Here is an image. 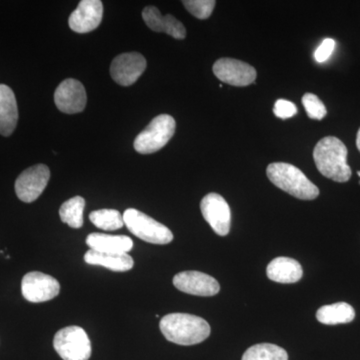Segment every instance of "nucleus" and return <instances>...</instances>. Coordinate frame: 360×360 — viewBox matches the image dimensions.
<instances>
[{
  "mask_svg": "<svg viewBox=\"0 0 360 360\" xmlns=\"http://www.w3.org/2000/svg\"><path fill=\"white\" fill-rule=\"evenodd\" d=\"M21 291L27 302H45L58 295L60 285L54 277L42 272L32 271L23 277Z\"/></svg>",
  "mask_w": 360,
  "mask_h": 360,
  "instance_id": "6e6552de",
  "label": "nucleus"
},
{
  "mask_svg": "<svg viewBox=\"0 0 360 360\" xmlns=\"http://www.w3.org/2000/svg\"><path fill=\"white\" fill-rule=\"evenodd\" d=\"M86 264L101 265L112 271H129L134 267V258L129 253H103L89 250L84 255Z\"/></svg>",
  "mask_w": 360,
  "mask_h": 360,
  "instance_id": "6ab92c4d",
  "label": "nucleus"
},
{
  "mask_svg": "<svg viewBox=\"0 0 360 360\" xmlns=\"http://www.w3.org/2000/svg\"><path fill=\"white\" fill-rule=\"evenodd\" d=\"M146 60L139 52L122 53L113 59L110 65V75L116 84L129 86L137 82L146 71Z\"/></svg>",
  "mask_w": 360,
  "mask_h": 360,
  "instance_id": "9b49d317",
  "label": "nucleus"
},
{
  "mask_svg": "<svg viewBox=\"0 0 360 360\" xmlns=\"http://www.w3.org/2000/svg\"><path fill=\"white\" fill-rule=\"evenodd\" d=\"M103 16V4L101 0H82L71 13L68 25L73 32L87 33L98 27Z\"/></svg>",
  "mask_w": 360,
  "mask_h": 360,
  "instance_id": "4468645a",
  "label": "nucleus"
},
{
  "mask_svg": "<svg viewBox=\"0 0 360 360\" xmlns=\"http://www.w3.org/2000/svg\"><path fill=\"white\" fill-rule=\"evenodd\" d=\"M302 104L307 110V115L311 120H323L328 113L326 105L319 98V96L314 94H305L302 97Z\"/></svg>",
  "mask_w": 360,
  "mask_h": 360,
  "instance_id": "393cba45",
  "label": "nucleus"
},
{
  "mask_svg": "<svg viewBox=\"0 0 360 360\" xmlns=\"http://www.w3.org/2000/svg\"><path fill=\"white\" fill-rule=\"evenodd\" d=\"M142 18L153 32L167 33L175 39H186V30L184 25L170 14L162 15L155 6L146 7L142 11Z\"/></svg>",
  "mask_w": 360,
  "mask_h": 360,
  "instance_id": "2eb2a0df",
  "label": "nucleus"
},
{
  "mask_svg": "<svg viewBox=\"0 0 360 360\" xmlns=\"http://www.w3.org/2000/svg\"><path fill=\"white\" fill-rule=\"evenodd\" d=\"M213 73L220 82L232 86H248L257 79L255 68L234 58H220L213 65Z\"/></svg>",
  "mask_w": 360,
  "mask_h": 360,
  "instance_id": "9d476101",
  "label": "nucleus"
},
{
  "mask_svg": "<svg viewBox=\"0 0 360 360\" xmlns=\"http://www.w3.org/2000/svg\"><path fill=\"white\" fill-rule=\"evenodd\" d=\"M243 360H288V354L283 347L272 343H259L248 348Z\"/></svg>",
  "mask_w": 360,
  "mask_h": 360,
  "instance_id": "4be33fe9",
  "label": "nucleus"
},
{
  "mask_svg": "<svg viewBox=\"0 0 360 360\" xmlns=\"http://www.w3.org/2000/svg\"><path fill=\"white\" fill-rule=\"evenodd\" d=\"M266 174L274 186L298 200H314L319 195V187L312 184L300 168L290 163H270Z\"/></svg>",
  "mask_w": 360,
  "mask_h": 360,
  "instance_id": "7ed1b4c3",
  "label": "nucleus"
},
{
  "mask_svg": "<svg viewBox=\"0 0 360 360\" xmlns=\"http://www.w3.org/2000/svg\"><path fill=\"white\" fill-rule=\"evenodd\" d=\"M274 112L276 117L281 118V120H288V118L292 117L297 113V108L291 101H285V99H278L274 104Z\"/></svg>",
  "mask_w": 360,
  "mask_h": 360,
  "instance_id": "a878e982",
  "label": "nucleus"
},
{
  "mask_svg": "<svg viewBox=\"0 0 360 360\" xmlns=\"http://www.w3.org/2000/svg\"><path fill=\"white\" fill-rule=\"evenodd\" d=\"M203 217L219 236H226L231 231V212L229 203L217 193H210L200 203Z\"/></svg>",
  "mask_w": 360,
  "mask_h": 360,
  "instance_id": "1a4fd4ad",
  "label": "nucleus"
},
{
  "mask_svg": "<svg viewBox=\"0 0 360 360\" xmlns=\"http://www.w3.org/2000/svg\"><path fill=\"white\" fill-rule=\"evenodd\" d=\"M359 184H360V181H359Z\"/></svg>",
  "mask_w": 360,
  "mask_h": 360,
  "instance_id": "c756f323",
  "label": "nucleus"
},
{
  "mask_svg": "<svg viewBox=\"0 0 360 360\" xmlns=\"http://www.w3.org/2000/svg\"><path fill=\"white\" fill-rule=\"evenodd\" d=\"M86 91L82 82L68 78L54 92V103L59 110L68 115L82 112L86 105Z\"/></svg>",
  "mask_w": 360,
  "mask_h": 360,
  "instance_id": "f8f14e48",
  "label": "nucleus"
},
{
  "mask_svg": "<svg viewBox=\"0 0 360 360\" xmlns=\"http://www.w3.org/2000/svg\"><path fill=\"white\" fill-rule=\"evenodd\" d=\"M357 174H359V176L360 177V172H357Z\"/></svg>",
  "mask_w": 360,
  "mask_h": 360,
  "instance_id": "c85d7f7f",
  "label": "nucleus"
},
{
  "mask_svg": "<svg viewBox=\"0 0 360 360\" xmlns=\"http://www.w3.org/2000/svg\"><path fill=\"white\" fill-rule=\"evenodd\" d=\"M123 221L132 234L146 243L168 245L174 240V234L168 227L134 208L125 210Z\"/></svg>",
  "mask_w": 360,
  "mask_h": 360,
  "instance_id": "20e7f679",
  "label": "nucleus"
},
{
  "mask_svg": "<svg viewBox=\"0 0 360 360\" xmlns=\"http://www.w3.org/2000/svg\"><path fill=\"white\" fill-rule=\"evenodd\" d=\"M182 4L188 13L198 20H207L212 15L217 2L214 0H186Z\"/></svg>",
  "mask_w": 360,
  "mask_h": 360,
  "instance_id": "b1692460",
  "label": "nucleus"
},
{
  "mask_svg": "<svg viewBox=\"0 0 360 360\" xmlns=\"http://www.w3.org/2000/svg\"><path fill=\"white\" fill-rule=\"evenodd\" d=\"M314 160L323 176L336 182H347L352 177V168L347 165V148L335 136L322 139L315 146Z\"/></svg>",
  "mask_w": 360,
  "mask_h": 360,
  "instance_id": "f257e3e1",
  "label": "nucleus"
},
{
  "mask_svg": "<svg viewBox=\"0 0 360 360\" xmlns=\"http://www.w3.org/2000/svg\"><path fill=\"white\" fill-rule=\"evenodd\" d=\"M51 179V170L44 165L27 168L15 181V193L21 201L33 202L41 195Z\"/></svg>",
  "mask_w": 360,
  "mask_h": 360,
  "instance_id": "0eeeda50",
  "label": "nucleus"
},
{
  "mask_svg": "<svg viewBox=\"0 0 360 360\" xmlns=\"http://www.w3.org/2000/svg\"><path fill=\"white\" fill-rule=\"evenodd\" d=\"M335 49V41L331 39H326L319 45L314 53V58L317 63H324L330 58Z\"/></svg>",
  "mask_w": 360,
  "mask_h": 360,
  "instance_id": "bb28decb",
  "label": "nucleus"
},
{
  "mask_svg": "<svg viewBox=\"0 0 360 360\" xmlns=\"http://www.w3.org/2000/svg\"><path fill=\"white\" fill-rule=\"evenodd\" d=\"M174 284L177 290L187 295L213 296L217 295L220 290L217 279L194 270L179 272L174 277Z\"/></svg>",
  "mask_w": 360,
  "mask_h": 360,
  "instance_id": "ddd939ff",
  "label": "nucleus"
},
{
  "mask_svg": "<svg viewBox=\"0 0 360 360\" xmlns=\"http://www.w3.org/2000/svg\"><path fill=\"white\" fill-rule=\"evenodd\" d=\"M356 146H357V148H359V153H360V129L359 130V132H357Z\"/></svg>",
  "mask_w": 360,
  "mask_h": 360,
  "instance_id": "cd10ccee",
  "label": "nucleus"
},
{
  "mask_svg": "<svg viewBox=\"0 0 360 360\" xmlns=\"http://www.w3.org/2000/svg\"><path fill=\"white\" fill-rule=\"evenodd\" d=\"M85 200L82 196H75L65 201L59 210L61 221L72 229H80L84 225Z\"/></svg>",
  "mask_w": 360,
  "mask_h": 360,
  "instance_id": "412c9836",
  "label": "nucleus"
},
{
  "mask_svg": "<svg viewBox=\"0 0 360 360\" xmlns=\"http://www.w3.org/2000/svg\"><path fill=\"white\" fill-rule=\"evenodd\" d=\"M18 120V108L13 89L0 84V134L9 136L15 129Z\"/></svg>",
  "mask_w": 360,
  "mask_h": 360,
  "instance_id": "f3484780",
  "label": "nucleus"
},
{
  "mask_svg": "<svg viewBox=\"0 0 360 360\" xmlns=\"http://www.w3.org/2000/svg\"><path fill=\"white\" fill-rule=\"evenodd\" d=\"M86 243L90 250L103 253H129L134 248V241L129 236L104 233L89 234Z\"/></svg>",
  "mask_w": 360,
  "mask_h": 360,
  "instance_id": "a211bd4d",
  "label": "nucleus"
},
{
  "mask_svg": "<svg viewBox=\"0 0 360 360\" xmlns=\"http://www.w3.org/2000/svg\"><path fill=\"white\" fill-rule=\"evenodd\" d=\"M267 277L278 283H295L302 279V266L300 262L290 257L274 258L267 265Z\"/></svg>",
  "mask_w": 360,
  "mask_h": 360,
  "instance_id": "dca6fc26",
  "label": "nucleus"
},
{
  "mask_svg": "<svg viewBox=\"0 0 360 360\" xmlns=\"http://www.w3.org/2000/svg\"><path fill=\"white\" fill-rule=\"evenodd\" d=\"M160 328L168 341L179 345H198L210 335L208 322L193 314L165 315L161 319Z\"/></svg>",
  "mask_w": 360,
  "mask_h": 360,
  "instance_id": "f03ea898",
  "label": "nucleus"
},
{
  "mask_svg": "<svg viewBox=\"0 0 360 360\" xmlns=\"http://www.w3.org/2000/svg\"><path fill=\"white\" fill-rule=\"evenodd\" d=\"M176 123L168 115L153 118L146 129L137 135L134 141L135 150L141 155H150L165 148L174 135Z\"/></svg>",
  "mask_w": 360,
  "mask_h": 360,
  "instance_id": "39448f33",
  "label": "nucleus"
},
{
  "mask_svg": "<svg viewBox=\"0 0 360 360\" xmlns=\"http://www.w3.org/2000/svg\"><path fill=\"white\" fill-rule=\"evenodd\" d=\"M355 311L352 305L347 302H338L324 305L317 310V321L326 326L349 323L354 321Z\"/></svg>",
  "mask_w": 360,
  "mask_h": 360,
  "instance_id": "aec40b11",
  "label": "nucleus"
},
{
  "mask_svg": "<svg viewBox=\"0 0 360 360\" xmlns=\"http://www.w3.org/2000/svg\"><path fill=\"white\" fill-rule=\"evenodd\" d=\"M53 347L63 360H89L91 355L89 335L79 326L60 329L54 336Z\"/></svg>",
  "mask_w": 360,
  "mask_h": 360,
  "instance_id": "423d86ee",
  "label": "nucleus"
},
{
  "mask_svg": "<svg viewBox=\"0 0 360 360\" xmlns=\"http://www.w3.org/2000/svg\"><path fill=\"white\" fill-rule=\"evenodd\" d=\"M89 219L97 229L108 231H117L124 225L123 215L115 210H96L90 213Z\"/></svg>",
  "mask_w": 360,
  "mask_h": 360,
  "instance_id": "5701e85b",
  "label": "nucleus"
}]
</instances>
